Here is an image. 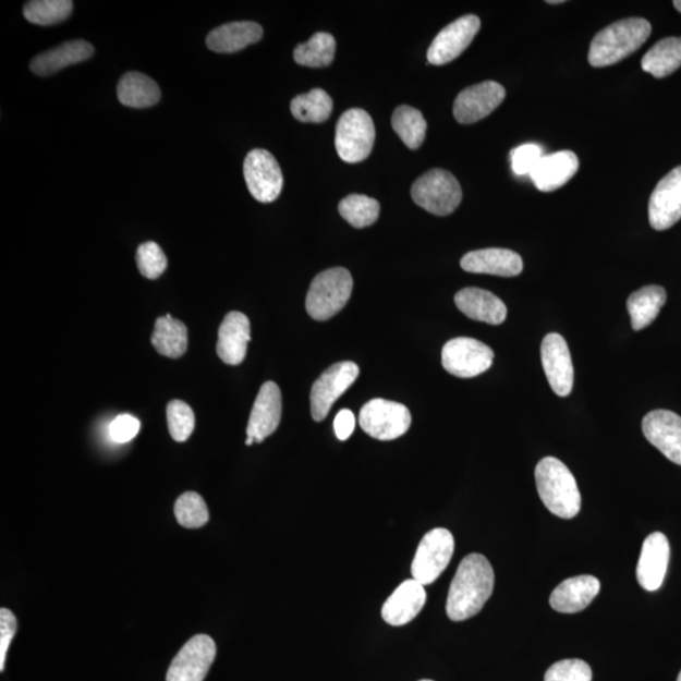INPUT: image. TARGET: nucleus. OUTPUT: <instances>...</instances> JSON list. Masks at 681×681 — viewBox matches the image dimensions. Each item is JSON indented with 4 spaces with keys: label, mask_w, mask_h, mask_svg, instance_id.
I'll return each mask as SVG.
<instances>
[{
    "label": "nucleus",
    "mask_w": 681,
    "mask_h": 681,
    "mask_svg": "<svg viewBox=\"0 0 681 681\" xmlns=\"http://www.w3.org/2000/svg\"><path fill=\"white\" fill-rule=\"evenodd\" d=\"M495 586L494 569L477 552L464 558L448 592L446 611L454 622L466 621L483 610Z\"/></svg>",
    "instance_id": "obj_1"
},
{
    "label": "nucleus",
    "mask_w": 681,
    "mask_h": 681,
    "mask_svg": "<svg viewBox=\"0 0 681 681\" xmlns=\"http://www.w3.org/2000/svg\"><path fill=\"white\" fill-rule=\"evenodd\" d=\"M650 34L652 24L644 19L612 23L592 39L588 52L591 66L606 68L619 63L637 51Z\"/></svg>",
    "instance_id": "obj_2"
},
{
    "label": "nucleus",
    "mask_w": 681,
    "mask_h": 681,
    "mask_svg": "<svg viewBox=\"0 0 681 681\" xmlns=\"http://www.w3.org/2000/svg\"><path fill=\"white\" fill-rule=\"evenodd\" d=\"M536 488L545 507L562 519L579 515L582 498L571 471L555 457H545L535 469Z\"/></svg>",
    "instance_id": "obj_3"
},
{
    "label": "nucleus",
    "mask_w": 681,
    "mask_h": 681,
    "mask_svg": "<svg viewBox=\"0 0 681 681\" xmlns=\"http://www.w3.org/2000/svg\"><path fill=\"white\" fill-rule=\"evenodd\" d=\"M354 280L344 268L327 269L314 279L306 300L307 314L316 320H327L346 306Z\"/></svg>",
    "instance_id": "obj_4"
},
{
    "label": "nucleus",
    "mask_w": 681,
    "mask_h": 681,
    "mask_svg": "<svg viewBox=\"0 0 681 681\" xmlns=\"http://www.w3.org/2000/svg\"><path fill=\"white\" fill-rule=\"evenodd\" d=\"M412 197L424 210L436 216H447L460 206L462 189L452 173L435 168L413 183Z\"/></svg>",
    "instance_id": "obj_5"
},
{
    "label": "nucleus",
    "mask_w": 681,
    "mask_h": 681,
    "mask_svg": "<svg viewBox=\"0 0 681 681\" xmlns=\"http://www.w3.org/2000/svg\"><path fill=\"white\" fill-rule=\"evenodd\" d=\"M375 143V125L363 109H350L336 126V150L344 162L358 163L370 156Z\"/></svg>",
    "instance_id": "obj_6"
},
{
    "label": "nucleus",
    "mask_w": 681,
    "mask_h": 681,
    "mask_svg": "<svg viewBox=\"0 0 681 681\" xmlns=\"http://www.w3.org/2000/svg\"><path fill=\"white\" fill-rule=\"evenodd\" d=\"M454 551V538L445 527L433 528L424 535L416 549L412 564L413 580L427 586L435 583L450 564Z\"/></svg>",
    "instance_id": "obj_7"
},
{
    "label": "nucleus",
    "mask_w": 681,
    "mask_h": 681,
    "mask_svg": "<svg viewBox=\"0 0 681 681\" xmlns=\"http://www.w3.org/2000/svg\"><path fill=\"white\" fill-rule=\"evenodd\" d=\"M360 427L379 440H392L405 435L412 426L409 409L386 399H373L360 411Z\"/></svg>",
    "instance_id": "obj_8"
},
{
    "label": "nucleus",
    "mask_w": 681,
    "mask_h": 681,
    "mask_svg": "<svg viewBox=\"0 0 681 681\" xmlns=\"http://www.w3.org/2000/svg\"><path fill=\"white\" fill-rule=\"evenodd\" d=\"M494 351L484 342L470 338L448 341L442 350V365L457 378L471 379L492 366Z\"/></svg>",
    "instance_id": "obj_9"
},
{
    "label": "nucleus",
    "mask_w": 681,
    "mask_h": 681,
    "mask_svg": "<svg viewBox=\"0 0 681 681\" xmlns=\"http://www.w3.org/2000/svg\"><path fill=\"white\" fill-rule=\"evenodd\" d=\"M360 374L355 363L344 362L328 367L312 387L311 412L316 422L325 421L336 400L346 392Z\"/></svg>",
    "instance_id": "obj_10"
},
{
    "label": "nucleus",
    "mask_w": 681,
    "mask_h": 681,
    "mask_svg": "<svg viewBox=\"0 0 681 681\" xmlns=\"http://www.w3.org/2000/svg\"><path fill=\"white\" fill-rule=\"evenodd\" d=\"M244 178L256 202H276L283 189V173L275 156L266 149H254L246 156Z\"/></svg>",
    "instance_id": "obj_11"
},
{
    "label": "nucleus",
    "mask_w": 681,
    "mask_h": 681,
    "mask_svg": "<svg viewBox=\"0 0 681 681\" xmlns=\"http://www.w3.org/2000/svg\"><path fill=\"white\" fill-rule=\"evenodd\" d=\"M215 658V641L207 635H196L175 655L166 681H204Z\"/></svg>",
    "instance_id": "obj_12"
},
{
    "label": "nucleus",
    "mask_w": 681,
    "mask_h": 681,
    "mask_svg": "<svg viewBox=\"0 0 681 681\" xmlns=\"http://www.w3.org/2000/svg\"><path fill=\"white\" fill-rule=\"evenodd\" d=\"M481 28L477 15L469 14L448 24L433 39L428 48L427 59L430 65L442 66L459 58L461 53L474 41Z\"/></svg>",
    "instance_id": "obj_13"
},
{
    "label": "nucleus",
    "mask_w": 681,
    "mask_h": 681,
    "mask_svg": "<svg viewBox=\"0 0 681 681\" xmlns=\"http://www.w3.org/2000/svg\"><path fill=\"white\" fill-rule=\"evenodd\" d=\"M504 96L507 90L499 83L485 82L470 86L454 100V118L461 124H474L498 109Z\"/></svg>",
    "instance_id": "obj_14"
},
{
    "label": "nucleus",
    "mask_w": 681,
    "mask_h": 681,
    "mask_svg": "<svg viewBox=\"0 0 681 681\" xmlns=\"http://www.w3.org/2000/svg\"><path fill=\"white\" fill-rule=\"evenodd\" d=\"M542 363L550 388L559 397L571 394L574 368L571 351L563 336L549 333L542 342Z\"/></svg>",
    "instance_id": "obj_15"
},
{
    "label": "nucleus",
    "mask_w": 681,
    "mask_h": 681,
    "mask_svg": "<svg viewBox=\"0 0 681 681\" xmlns=\"http://www.w3.org/2000/svg\"><path fill=\"white\" fill-rule=\"evenodd\" d=\"M681 219V166L674 168L655 187L648 203V221L653 229L662 231Z\"/></svg>",
    "instance_id": "obj_16"
},
{
    "label": "nucleus",
    "mask_w": 681,
    "mask_h": 681,
    "mask_svg": "<svg viewBox=\"0 0 681 681\" xmlns=\"http://www.w3.org/2000/svg\"><path fill=\"white\" fill-rule=\"evenodd\" d=\"M644 436L671 462L681 466V416L670 411H653L643 421Z\"/></svg>",
    "instance_id": "obj_17"
},
{
    "label": "nucleus",
    "mask_w": 681,
    "mask_h": 681,
    "mask_svg": "<svg viewBox=\"0 0 681 681\" xmlns=\"http://www.w3.org/2000/svg\"><path fill=\"white\" fill-rule=\"evenodd\" d=\"M282 419V392L276 382L268 381L262 387L255 399L253 411L247 424V437L255 443H262L277 430Z\"/></svg>",
    "instance_id": "obj_18"
},
{
    "label": "nucleus",
    "mask_w": 681,
    "mask_h": 681,
    "mask_svg": "<svg viewBox=\"0 0 681 681\" xmlns=\"http://www.w3.org/2000/svg\"><path fill=\"white\" fill-rule=\"evenodd\" d=\"M670 545L662 533L647 536L637 563V581L648 592L658 591L668 571Z\"/></svg>",
    "instance_id": "obj_19"
},
{
    "label": "nucleus",
    "mask_w": 681,
    "mask_h": 681,
    "mask_svg": "<svg viewBox=\"0 0 681 681\" xmlns=\"http://www.w3.org/2000/svg\"><path fill=\"white\" fill-rule=\"evenodd\" d=\"M426 603L427 593L423 584L408 580L384 604L381 616L391 627H404L419 615Z\"/></svg>",
    "instance_id": "obj_20"
},
{
    "label": "nucleus",
    "mask_w": 681,
    "mask_h": 681,
    "mask_svg": "<svg viewBox=\"0 0 681 681\" xmlns=\"http://www.w3.org/2000/svg\"><path fill=\"white\" fill-rule=\"evenodd\" d=\"M251 342V320L242 312H230L219 330L216 351L223 363L232 366L244 362Z\"/></svg>",
    "instance_id": "obj_21"
},
{
    "label": "nucleus",
    "mask_w": 681,
    "mask_h": 681,
    "mask_svg": "<svg viewBox=\"0 0 681 681\" xmlns=\"http://www.w3.org/2000/svg\"><path fill=\"white\" fill-rule=\"evenodd\" d=\"M461 267L476 275H491L498 277H516L523 271L522 256L509 250H481L471 252L461 259Z\"/></svg>",
    "instance_id": "obj_22"
},
{
    "label": "nucleus",
    "mask_w": 681,
    "mask_h": 681,
    "mask_svg": "<svg viewBox=\"0 0 681 681\" xmlns=\"http://www.w3.org/2000/svg\"><path fill=\"white\" fill-rule=\"evenodd\" d=\"M579 157L571 150H560L545 155L534 168L531 179L542 192H551L563 187L579 172Z\"/></svg>",
    "instance_id": "obj_23"
},
{
    "label": "nucleus",
    "mask_w": 681,
    "mask_h": 681,
    "mask_svg": "<svg viewBox=\"0 0 681 681\" xmlns=\"http://www.w3.org/2000/svg\"><path fill=\"white\" fill-rule=\"evenodd\" d=\"M600 591V583L593 575H579L566 580L552 591L550 606L560 613H576L587 608Z\"/></svg>",
    "instance_id": "obj_24"
},
{
    "label": "nucleus",
    "mask_w": 681,
    "mask_h": 681,
    "mask_svg": "<svg viewBox=\"0 0 681 681\" xmlns=\"http://www.w3.org/2000/svg\"><path fill=\"white\" fill-rule=\"evenodd\" d=\"M454 302L463 315L479 323L501 325L508 316V308L499 296L481 288H464L455 294Z\"/></svg>",
    "instance_id": "obj_25"
},
{
    "label": "nucleus",
    "mask_w": 681,
    "mask_h": 681,
    "mask_svg": "<svg viewBox=\"0 0 681 681\" xmlns=\"http://www.w3.org/2000/svg\"><path fill=\"white\" fill-rule=\"evenodd\" d=\"M263 34V28L258 23L232 22L211 31L206 38V44L214 52L234 53L259 42Z\"/></svg>",
    "instance_id": "obj_26"
},
{
    "label": "nucleus",
    "mask_w": 681,
    "mask_h": 681,
    "mask_svg": "<svg viewBox=\"0 0 681 681\" xmlns=\"http://www.w3.org/2000/svg\"><path fill=\"white\" fill-rule=\"evenodd\" d=\"M93 54L92 44L75 39L36 56L31 62V70L38 76H50L70 65L89 60Z\"/></svg>",
    "instance_id": "obj_27"
},
{
    "label": "nucleus",
    "mask_w": 681,
    "mask_h": 681,
    "mask_svg": "<svg viewBox=\"0 0 681 681\" xmlns=\"http://www.w3.org/2000/svg\"><path fill=\"white\" fill-rule=\"evenodd\" d=\"M665 303H667V292L660 285H647L632 293L628 300L632 328L641 331L650 326L659 316Z\"/></svg>",
    "instance_id": "obj_28"
},
{
    "label": "nucleus",
    "mask_w": 681,
    "mask_h": 681,
    "mask_svg": "<svg viewBox=\"0 0 681 681\" xmlns=\"http://www.w3.org/2000/svg\"><path fill=\"white\" fill-rule=\"evenodd\" d=\"M118 99L125 107L150 108L160 100L159 86L141 72H127L118 84Z\"/></svg>",
    "instance_id": "obj_29"
},
{
    "label": "nucleus",
    "mask_w": 681,
    "mask_h": 681,
    "mask_svg": "<svg viewBox=\"0 0 681 681\" xmlns=\"http://www.w3.org/2000/svg\"><path fill=\"white\" fill-rule=\"evenodd\" d=\"M151 344L158 354L179 358L186 354L189 348L187 327L171 315L159 317L156 320L155 332L151 335Z\"/></svg>",
    "instance_id": "obj_30"
},
{
    "label": "nucleus",
    "mask_w": 681,
    "mask_h": 681,
    "mask_svg": "<svg viewBox=\"0 0 681 681\" xmlns=\"http://www.w3.org/2000/svg\"><path fill=\"white\" fill-rule=\"evenodd\" d=\"M681 66V37L661 39L646 52L641 68L654 77H667Z\"/></svg>",
    "instance_id": "obj_31"
},
{
    "label": "nucleus",
    "mask_w": 681,
    "mask_h": 681,
    "mask_svg": "<svg viewBox=\"0 0 681 681\" xmlns=\"http://www.w3.org/2000/svg\"><path fill=\"white\" fill-rule=\"evenodd\" d=\"M332 109L331 96L323 89L295 96L291 102L293 117L302 123H324L332 114Z\"/></svg>",
    "instance_id": "obj_32"
},
{
    "label": "nucleus",
    "mask_w": 681,
    "mask_h": 681,
    "mask_svg": "<svg viewBox=\"0 0 681 681\" xmlns=\"http://www.w3.org/2000/svg\"><path fill=\"white\" fill-rule=\"evenodd\" d=\"M392 130L409 149L421 148L427 134V122L418 109L402 106L391 118Z\"/></svg>",
    "instance_id": "obj_33"
},
{
    "label": "nucleus",
    "mask_w": 681,
    "mask_h": 681,
    "mask_svg": "<svg viewBox=\"0 0 681 681\" xmlns=\"http://www.w3.org/2000/svg\"><path fill=\"white\" fill-rule=\"evenodd\" d=\"M336 39L330 34L319 32L308 42L295 47L294 61L307 68L330 66L335 59Z\"/></svg>",
    "instance_id": "obj_34"
},
{
    "label": "nucleus",
    "mask_w": 681,
    "mask_h": 681,
    "mask_svg": "<svg viewBox=\"0 0 681 681\" xmlns=\"http://www.w3.org/2000/svg\"><path fill=\"white\" fill-rule=\"evenodd\" d=\"M339 212L350 226L364 229L378 221L380 204L365 195H350L340 203Z\"/></svg>",
    "instance_id": "obj_35"
},
{
    "label": "nucleus",
    "mask_w": 681,
    "mask_h": 681,
    "mask_svg": "<svg viewBox=\"0 0 681 681\" xmlns=\"http://www.w3.org/2000/svg\"><path fill=\"white\" fill-rule=\"evenodd\" d=\"M74 3L70 0H34L23 8L24 17L38 26H52L70 17Z\"/></svg>",
    "instance_id": "obj_36"
},
{
    "label": "nucleus",
    "mask_w": 681,
    "mask_h": 681,
    "mask_svg": "<svg viewBox=\"0 0 681 681\" xmlns=\"http://www.w3.org/2000/svg\"><path fill=\"white\" fill-rule=\"evenodd\" d=\"M174 515L178 522L187 528L203 527L210 519L205 500L196 492L183 494L175 501Z\"/></svg>",
    "instance_id": "obj_37"
},
{
    "label": "nucleus",
    "mask_w": 681,
    "mask_h": 681,
    "mask_svg": "<svg viewBox=\"0 0 681 681\" xmlns=\"http://www.w3.org/2000/svg\"><path fill=\"white\" fill-rule=\"evenodd\" d=\"M168 428L175 442H186L195 429V414L182 400H172L167 405Z\"/></svg>",
    "instance_id": "obj_38"
},
{
    "label": "nucleus",
    "mask_w": 681,
    "mask_h": 681,
    "mask_svg": "<svg viewBox=\"0 0 681 681\" xmlns=\"http://www.w3.org/2000/svg\"><path fill=\"white\" fill-rule=\"evenodd\" d=\"M136 264L143 277L148 279H157L163 275L167 269V256L160 246L155 242L144 243L136 252Z\"/></svg>",
    "instance_id": "obj_39"
},
{
    "label": "nucleus",
    "mask_w": 681,
    "mask_h": 681,
    "mask_svg": "<svg viewBox=\"0 0 681 681\" xmlns=\"http://www.w3.org/2000/svg\"><path fill=\"white\" fill-rule=\"evenodd\" d=\"M544 681H592V669L580 659L562 660L551 665Z\"/></svg>",
    "instance_id": "obj_40"
},
{
    "label": "nucleus",
    "mask_w": 681,
    "mask_h": 681,
    "mask_svg": "<svg viewBox=\"0 0 681 681\" xmlns=\"http://www.w3.org/2000/svg\"><path fill=\"white\" fill-rule=\"evenodd\" d=\"M510 156L512 172L522 178V175H531L545 155L538 144L527 143L512 149Z\"/></svg>",
    "instance_id": "obj_41"
},
{
    "label": "nucleus",
    "mask_w": 681,
    "mask_h": 681,
    "mask_svg": "<svg viewBox=\"0 0 681 681\" xmlns=\"http://www.w3.org/2000/svg\"><path fill=\"white\" fill-rule=\"evenodd\" d=\"M141 423L130 414H122L111 422L109 435L117 443L131 442L138 435Z\"/></svg>",
    "instance_id": "obj_42"
},
{
    "label": "nucleus",
    "mask_w": 681,
    "mask_h": 681,
    "mask_svg": "<svg viewBox=\"0 0 681 681\" xmlns=\"http://www.w3.org/2000/svg\"><path fill=\"white\" fill-rule=\"evenodd\" d=\"M17 631V619L7 608L0 610V670H4L8 648Z\"/></svg>",
    "instance_id": "obj_43"
},
{
    "label": "nucleus",
    "mask_w": 681,
    "mask_h": 681,
    "mask_svg": "<svg viewBox=\"0 0 681 681\" xmlns=\"http://www.w3.org/2000/svg\"><path fill=\"white\" fill-rule=\"evenodd\" d=\"M355 415L349 409H342V411L336 415L333 427L336 437L340 440H346L352 436L355 430Z\"/></svg>",
    "instance_id": "obj_44"
},
{
    "label": "nucleus",
    "mask_w": 681,
    "mask_h": 681,
    "mask_svg": "<svg viewBox=\"0 0 681 681\" xmlns=\"http://www.w3.org/2000/svg\"><path fill=\"white\" fill-rule=\"evenodd\" d=\"M674 7H676V10L681 13V0H676Z\"/></svg>",
    "instance_id": "obj_45"
},
{
    "label": "nucleus",
    "mask_w": 681,
    "mask_h": 681,
    "mask_svg": "<svg viewBox=\"0 0 681 681\" xmlns=\"http://www.w3.org/2000/svg\"><path fill=\"white\" fill-rule=\"evenodd\" d=\"M549 4H562L564 3L563 0H550V2H548Z\"/></svg>",
    "instance_id": "obj_46"
},
{
    "label": "nucleus",
    "mask_w": 681,
    "mask_h": 681,
    "mask_svg": "<svg viewBox=\"0 0 681 681\" xmlns=\"http://www.w3.org/2000/svg\"><path fill=\"white\" fill-rule=\"evenodd\" d=\"M677 681H681V671H680V674H679V677H678V680H677Z\"/></svg>",
    "instance_id": "obj_47"
},
{
    "label": "nucleus",
    "mask_w": 681,
    "mask_h": 681,
    "mask_svg": "<svg viewBox=\"0 0 681 681\" xmlns=\"http://www.w3.org/2000/svg\"><path fill=\"white\" fill-rule=\"evenodd\" d=\"M421 681H433V680L424 679V680H421Z\"/></svg>",
    "instance_id": "obj_48"
}]
</instances>
